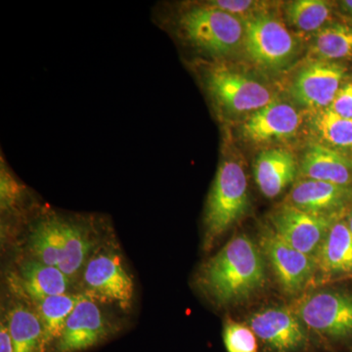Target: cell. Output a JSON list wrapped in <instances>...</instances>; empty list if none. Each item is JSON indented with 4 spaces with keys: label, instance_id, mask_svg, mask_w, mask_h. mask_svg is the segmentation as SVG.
Listing matches in <instances>:
<instances>
[{
    "label": "cell",
    "instance_id": "4fadbf2b",
    "mask_svg": "<svg viewBox=\"0 0 352 352\" xmlns=\"http://www.w3.org/2000/svg\"><path fill=\"white\" fill-rule=\"evenodd\" d=\"M300 122V113L293 106L274 101L251 113L243 124L242 133L254 143L282 140L295 135Z\"/></svg>",
    "mask_w": 352,
    "mask_h": 352
},
{
    "label": "cell",
    "instance_id": "5b68a950",
    "mask_svg": "<svg viewBox=\"0 0 352 352\" xmlns=\"http://www.w3.org/2000/svg\"><path fill=\"white\" fill-rule=\"evenodd\" d=\"M244 23L243 45L254 64L265 69H280L292 61L298 43L281 21L263 14Z\"/></svg>",
    "mask_w": 352,
    "mask_h": 352
},
{
    "label": "cell",
    "instance_id": "ffe728a7",
    "mask_svg": "<svg viewBox=\"0 0 352 352\" xmlns=\"http://www.w3.org/2000/svg\"><path fill=\"white\" fill-rule=\"evenodd\" d=\"M316 263L331 274L352 272V233L346 222L336 221L319 248Z\"/></svg>",
    "mask_w": 352,
    "mask_h": 352
},
{
    "label": "cell",
    "instance_id": "1f68e13d",
    "mask_svg": "<svg viewBox=\"0 0 352 352\" xmlns=\"http://www.w3.org/2000/svg\"><path fill=\"white\" fill-rule=\"evenodd\" d=\"M347 226H349V230L352 233V210L349 212V217H347Z\"/></svg>",
    "mask_w": 352,
    "mask_h": 352
},
{
    "label": "cell",
    "instance_id": "ba28073f",
    "mask_svg": "<svg viewBox=\"0 0 352 352\" xmlns=\"http://www.w3.org/2000/svg\"><path fill=\"white\" fill-rule=\"evenodd\" d=\"M271 221L285 242L314 258L336 220L333 215L311 214L286 204L272 214Z\"/></svg>",
    "mask_w": 352,
    "mask_h": 352
},
{
    "label": "cell",
    "instance_id": "7c38bea8",
    "mask_svg": "<svg viewBox=\"0 0 352 352\" xmlns=\"http://www.w3.org/2000/svg\"><path fill=\"white\" fill-rule=\"evenodd\" d=\"M250 328L272 351L291 352L303 346L307 333L296 314L287 307H272L252 316Z\"/></svg>",
    "mask_w": 352,
    "mask_h": 352
},
{
    "label": "cell",
    "instance_id": "6da1fadb",
    "mask_svg": "<svg viewBox=\"0 0 352 352\" xmlns=\"http://www.w3.org/2000/svg\"><path fill=\"white\" fill-rule=\"evenodd\" d=\"M151 20L197 55L192 65L223 62L244 41V21L208 1L159 2L153 6Z\"/></svg>",
    "mask_w": 352,
    "mask_h": 352
},
{
    "label": "cell",
    "instance_id": "f546056e",
    "mask_svg": "<svg viewBox=\"0 0 352 352\" xmlns=\"http://www.w3.org/2000/svg\"><path fill=\"white\" fill-rule=\"evenodd\" d=\"M0 352H14L12 339L7 324L1 323L0 327Z\"/></svg>",
    "mask_w": 352,
    "mask_h": 352
},
{
    "label": "cell",
    "instance_id": "3957f363",
    "mask_svg": "<svg viewBox=\"0 0 352 352\" xmlns=\"http://www.w3.org/2000/svg\"><path fill=\"white\" fill-rule=\"evenodd\" d=\"M192 67L195 68L199 82L219 117L251 115L276 101L266 85L239 73L224 62L194 64Z\"/></svg>",
    "mask_w": 352,
    "mask_h": 352
},
{
    "label": "cell",
    "instance_id": "4316f807",
    "mask_svg": "<svg viewBox=\"0 0 352 352\" xmlns=\"http://www.w3.org/2000/svg\"><path fill=\"white\" fill-rule=\"evenodd\" d=\"M223 340L228 352H258L256 336L252 329L237 322H226Z\"/></svg>",
    "mask_w": 352,
    "mask_h": 352
},
{
    "label": "cell",
    "instance_id": "83f0119b",
    "mask_svg": "<svg viewBox=\"0 0 352 352\" xmlns=\"http://www.w3.org/2000/svg\"><path fill=\"white\" fill-rule=\"evenodd\" d=\"M208 2L210 6L232 14L241 20H243V18H247L245 21L265 14L263 12V8L267 6L264 2L247 1V0L245 1H242V0L241 1L239 0H212V1Z\"/></svg>",
    "mask_w": 352,
    "mask_h": 352
},
{
    "label": "cell",
    "instance_id": "8992f818",
    "mask_svg": "<svg viewBox=\"0 0 352 352\" xmlns=\"http://www.w3.org/2000/svg\"><path fill=\"white\" fill-rule=\"evenodd\" d=\"M85 295L94 300L131 307L134 286L119 254L111 251L96 252L83 267Z\"/></svg>",
    "mask_w": 352,
    "mask_h": 352
},
{
    "label": "cell",
    "instance_id": "52a82bcc",
    "mask_svg": "<svg viewBox=\"0 0 352 352\" xmlns=\"http://www.w3.org/2000/svg\"><path fill=\"white\" fill-rule=\"evenodd\" d=\"M296 315L305 325L320 335L342 338L352 333V296L319 292L298 303Z\"/></svg>",
    "mask_w": 352,
    "mask_h": 352
},
{
    "label": "cell",
    "instance_id": "44dd1931",
    "mask_svg": "<svg viewBox=\"0 0 352 352\" xmlns=\"http://www.w3.org/2000/svg\"><path fill=\"white\" fill-rule=\"evenodd\" d=\"M7 326L12 339L14 352H43L44 329L38 314L18 305L7 316Z\"/></svg>",
    "mask_w": 352,
    "mask_h": 352
},
{
    "label": "cell",
    "instance_id": "7402d4cb",
    "mask_svg": "<svg viewBox=\"0 0 352 352\" xmlns=\"http://www.w3.org/2000/svg\"><path fill=\"white\" fill-rule=\"evenodd\" d=\"M310 54L315 61L352 62V27L333 24L315 34Z\"/></svg>",
    "mask_w": 352,
    "mask_h": 352
},
{
    "label": "cell",
    "instance_id": "d4e9b609",
    "mask_svg": "<svg viewBox=\"0 0 352 352\" xmlns=\"http://www.w3.org/2000/svg\"><path fill=\"white\" fill-rule=\"evenodd\" d=\"M314 126L322 140L332 147L352 148V119L342 117L327 108L318 111Z\"/></svg>",
    "mask_w": 352,
    "mask_h": 352
},
{
    "label": "cell",
    "instance_id": "9c48e42d",
    "mask_svg": "<svg viewBox=\"0 0 352 352\" xmlns=\"http://www.w3.org/2000/svg\"><path fill=\"white\" fill-rule=\"evenodd\" d=\"M346 69L337 62L314 61L296 76L291 94L300 105L315 110L330 107L342 87Z\"/></svg>",
    "mask_w": 352,
    "mask_h": 352
},
{
    "label": "cell",
    "instance_id": "7a4b0ae2",
    "mask_svg": "<svg viewBox=\"0 0 352 352\" xmlns=\"http://www.w3.org/2000/svg\"><path fill=\"white\" fill-rule=\"evenodd\" d=\"M265 270L261 252L248 236L238 235L203 266L201 288L219 305L249 298L261 288Z\"/></svg>",
    "mask_w": 352,
    "mask_h": 352
},
{
    "label": "cell",
    "instance_id": "277c9868",
    "mask_svg": "<svg viewBox=\"0 0 352 352\" xmlns=\"http://www.w3.org/2000/svg\"><path fill=\"white\" fill-rule=\"evenodd\" d=\"M248 207L249 197L244 168L232 157H224L220 162L206 203L205 247L210 249L217 238L239 221Z\"/></svg>",
    "mask_w": 352,
    "mask_h": 352
},
{
    "label": "cell",
    "instance_id": "5bb4252c",
    "mask_svg": "<svg viewBox=\"0 0 352 352\" xmlns=\"http://www.w3.org/2000/svg\"><path fill=\"white\" fill-rule=\"evenodd\" d=\"M351 199V187L305 178L295 183L287 204L311 214L335 215Z\"/></svg>",
    "mask_w": 352,
    "mask_h": 352
},
{
    "label": "cell",
    "instance_id": "30bf717a",
    "mask_svg": "<svg viewBox=\"0 0 352 352\" xmlns=\"http://www.w3.org/2000/svg\"><path fill=\"white\" fill-rule=\"evenodd\" d=\"M261 245L285 292H300L314 273L315 258L285 242L273 229L261 233Z\"/></svg>",
    "mask_w": 352,
    "mask_h": 352
},
{
    "label": "cell",
    "instance_id": "cb8c5ba5",
    "mask_svg": "<svg viewBox=\"0 0 352 352\" xmlns=\"http://www.w3.org/2000/svg\"><path fill=\"white\" fill-rule=\"evenodd\" d=\"M331 14L332 7L324 0H296L289 2L286 8L289 25L303 32L321 31Z\"/></svg>",
    "mask_w": 352,
    "mask_h": 352
},
{
    "label": "cell",
    "instance_id": "ac0fdd59",
    "mask_svg": "<svg viewBox=\"0 0 352 352\" xmlns=\"http://www.w3.org/2000/svg\"><path fill=\"white\" fill-rule=\"evenodd\" d=\"M90 222L67 217H62L64 247L61 261L58 268L72 279L85 267L91 250Z\"/></svg>",
    "mask_w": 352,
    "mask_h": 352
},
{
    "label": "cell",
    "instance_id": "4dcf8cb0",
    "mask_svg": "<svg viewBox=\"0 0 352 352\" xmlns=\"http://www.w3.org/2000/svg\"><path fill=\"white\" fill-rule=\"evenodd\" d=\"M340 7L347 17L352 21V0H344L340 2Z\"/></svg>",
    "mask_w": 352,
    "mask_h": 352
},
{
    "label": "cell",
    "instance_id": "d6986e66",
    "mask_svg": "<svg viewBox=\"0 0 352 352\" xmlns=\"http://www.w3.org/2000/svg\"><path fill=\"white\" fill-rule=\"evenodd\" d=\"M20 272L25 291L36 302L64 295L71 283V279L56 266L47 265L36 259L25 261Z\"/></svg>",
    "mask_w": 352,
    "mask_h": 352
},
{
    "label": "cell",
    "instance_id": "484cf974",
    "mask_svg": "<svg viewBox=\"0 0 352 352\" xmlns=\"http://www.w3.org/2000/svg\"><path fill=\"white\" fill-rule=\"evenodd\" d=\"M27 195V188L14 175L10 166L7 164L3 153L0 161V204L1 212H12L17 210L24 203Z\"/></svg>",
    "mask_w": 352,
    "mask_h": 352
},
{
    "label": "cell",
    "instance_id": "f1b7e54d",
    "mask_svg": "<svg viewBox=\"0 0 352 352\" xmlns=\"http://www.w3.org/2000/svg\"><path fill=\"white\" fill-rule=\"evenodd\" d=\"M329 109L342 117L352 119V82L342 85Z\"/></svg>",
    "mask_w": 352,
    "mask_h": 352
},
{
    "label": "cell",
    "instance_id": "603a6c76",
    "mask_svg": "<svg viewBox=\"0 0 352 352\" xmlns=\"http://www.w3.org/2000/svg\"><path fill=\"white\" fill-rule=\"evenodd\" d=\"M82 295H64L50 296L38 300V310L39 318L43 322L44 329V344H48L54 340H59L63 332L69 315L75 309L76 305L82 300Z\"/></svg>",
    "mask_w": 352,
    "mask_h": 352
},
{
    "label": "cell",
    "instance_id": "2e32d148",
    "mask_svg": "<svg viewBox=\"0 0 352 352\" xmlns=\"http://www.w3.org/2000/svg\"><path fill=\"white\" fill-rule=\"evenodd\" d=\"M300 170L305 179L346 187H351L352 183V163L329 146H310L303 155Z\"/></svg>",
    "mask_w": 352,
    "mask_h": 352
},
{
    "label": "cell",
    "instance_id": "8fae6325",
    "mask_svg": "<svg viewBox=\"0 0 352 352\" xmlns=\"http://www.w3.org/2000/svg\"><path fill=\"white\" fill-rule=\"evenodd\" d=\"M110 330V323L96 300L83 295L58 340L57 352L87 351L105 339Z\"/></svg>",
    "mask_w": 352,
    "mask_h": 352
},
{
    "label": "cell",
    "instance_id": "9a60e30c",
    "mask_svg": "<svg viewBox=\"0 0 352 352\" xmlns=\"http://www.w3.org/2000/svg\"><path fill=\"white\" fill-rule=\"evenodd\" d=\"M298 166L296 157L282 148L264 150L254 163V176L259 190L267 198H275L295 180Z\"/></svg>",
    "mask_w": 352,
    "mask_h": 352
},
{
    "label": "cell",
    "instance_id": "e0dca14e",
    "mask_svg": "<svg viewBox=\"0 0 352 352\" xmlns=\"http://www.w3.org/2000/svg\"><path fill=\"white\" fill-rule=\"evenodd\" d=\"M63 215L54 212L41 214L30 234V248L36 261L47 265H59L64 247Z\"/></svg>",
    "mask_w": 352,
    "mask_h": 352
}]
</instances>
